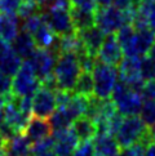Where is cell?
<instances>
[{
  "label": "cell",
  "mask_w": 155,
  "mask_h": 156,
  "mask_svg": "<svg viewBox=\"0 0 155 156\" xmlns=\"http://www.w3.org/2000/svg\"><path fill=\"white\" fill-rule=\"evenodd\" d=\"M81 72V66L76 53H61L57 57L53 75L56 77L58 89L73 90Z\"/></svg>",
  "instance_id": "1"
},
{
  "label": "cell",
  "mask_w": 155,
  "mask_h": 156,
  "mask_svg": "<svg viewBox=\"0 0 155 156\" xmlns=\"http://www.w3.org/2000/svg\"><path fill=\"white\" fill-rule=\"evenodd\" d=\"M111 99L116 106L118 112L123 116L137 115L138 112H141V108L143 105L142 94L140 92L133 90L128 85V83L123 79L116 81L111 94Z\"/></svg>",
  "instance_id": "2"
},
{
  "label": "cell",
  "mask_w": 155,
  "mask_h": 156,
  "mask_svg": "<svg viewBox=\"0 0 155 156\" xmlns=\"http://www.w3.org/2000/svg\"><path fill=\"white\" fill-rule=\"evenodd\" d=\"M45 20L57 36H63L75 32L73 18H71L70 0H53L44 12Z\"/></svg>",
  "instance_id": "3"
},
{
  "label": "cell",
  "mask_w": 155,
  "mask_h": 156,
  "mask_svg": "<svg viewBox=\"0 0 155 156\" xmlns=\"http://www.w3.org/2000/svg\"><path fill=\"white\" fill-rule=\"evenodd\" d=\"M147 134H149V126L145 124L142 118L137 115H131V116H124L119 130L115 134V138L121 148H127L132 146V144L140 142Z\"/></svg>",
  "instance_id": "4"
},
{
  "label": "cell",
  "mask_w": 155,
  "mask_h": 156,
  "mask_svg": "<svg viewBox=\"0 0 155 156\" xmlns=\"http://www.w3.org/2000/svg\"><path fill=\"white\" fill-rule=\"evenodd\" d=\"M92 74L95 80V96L101 99L111 98L116 80H118V71L115 66L96 61Z\"/></svg>",
  "instance_id": "5"
},
{
  "label": "cell",
  "mask_w": 155,
  "mask_h": 156,
  "mask_svg": "<svg viewBox=\"0 0 155 156\" xmlns=\"http://www.w3.org/2000/svg\"><path fill=\"white\" fill-rule=\"evenodd\" d=\"M40 79L38 77L31 62L29 59H26L22 63L20 71L16 74L14 80L12 81V93L18 97L34 96L35 92L40 88Z\"/></svg>",
  "instance_id": "6"
},
{
  "label": "cell",
  "mask_w": 155,
  "mask_h": 156,
  "mask_svg": "<svg viewBox=\"0 0 155 156\" xmlns=\"http://www.w3.org/2000/svg\"><path fill=\"white\" fill-rule=\"evenodd\" d=\"M128 23L125 12L116 5L98 8L96 12V25L103 31V34H115L124 25Z\"/></svg>",
  "instance_id": "7"
},
{
  "label": "cell",
  "mask_w": 155,
  "mask_h": 156,
  "mask_svg": "<svg viewBox=\"0 0 155 156\" xmlns=\"http://www.w3.org/2000/svg\"><path fill=\"white\" fill-rule=\"evenodd\" d=\"M57 108L56 90L40 85L32 98V115L38 118L48 119Z\"/></svg>",
  "instance_id": "8"
},
{
  "label": "cell",
  "mask_w": 155,
  "mask_h": 156,
  "mask_svg": "<svg viewBox=\"0 0 155 156\" xmlns=\"http://www.w3.org/2000/svg\"><path fill=\"white\" fill-rule=\"evenodd\" d=\"M57 57H58L57 53L53 52L52 49L49 51V49L38 48V51H35L32 57L29 58L40 81L53 74L54 66H56L57 62Z\"/></svg>",
  "instance_id": "9"
},
{
  "label": "cell",
  "mask_w": 155,
  "mask_h": 156,
  "mask_svg": "<svg viewBox=\"0 0 155 156\" xmlns=\"http://www.w3.org/2000/svg\"><path fill=\"white\" fill-rule=\"evenodd\" d=\"M54 146L53 151L57 156H73L80 144V141L75 132L67 128L62 130H54Z\"/></svg>",
  "instance_id": "10"
},
{
  "label": "cell",
  "mask_w": 155,
  "mask_h": 156,
  "mask_svg": "<svg viewBox=\"0 0 155 156\" xmlns=\"http://www.w3.org/2000/svg\"><path fill=\"white\" fill-rule=\"evenodd\" d=\"M123 49L118 41V37L115 34H109L102 43L101 48L98 51L97 59L103 63L111 65V66H119L121 59H123Z\"/></svg>",
  "instance_id": "11"
},
{
  "label": "cell",
  "mask_w": 155,
  "mask_h": 156,
  "mask_svg": "<svg viewBox=\"0 0 155 156\" xmlns=\"http://www.w3.org/2000/svg\"><path fill=\"white\" fill-rule=\"evenodd\" d=\"M80 36V40L83 43V47H84L85 52L93 58H97L98 51L101 48L102 43L105 40V34L103 31L99 29L97 25L88 27L85 30L81 31H76Z\"/></svg>",
  "instance_id": "12"
},
{
  "label": "cell",
  "mask_w": 155,
  "mask_h": 156,
  "mask_svg": "<svg viewBox=\"0 0 155 156\" xmlns=\"http://www.w3.org/2000/svg\"><path fill=\"white\" fill-rule=\"evenodd\" d=\"M23 134L27 137V139H29L32 144L38 141H40V139H44L49 136H52L53 128H52L51 121H48L47 119L34 116V118L30 119Z\"/></svg>",
  "instance_id": "13"
},
{
  "label": "cell",
  "mask_w": 155,
  "mask_h": 156,
  "mask_svg": "<svg viewBox=\"0 0 155 156\" xmlns=\"http://www.w3.org/2000/svg\"><path fill=\"white\" fill-rule=\"evenodd\" d=\"M93 146L99 156H118L121 151L115 136L107 134V133H98L92 139Z\"/></svg>",
  "instance_id": "14"
},
{
  "label": "cell",
  "mask_w": 155,
  "mask_h": 156,
  "mask_svg": "<svg viewBox=\"0 0 155 156\" xmlns=\"http://www.w3.org/2000/svg\"><path fill=\"white\" fill-rule=\"evenodd\" d=\"M116 37H118V41L123 49L124 55L127 57L138 55L136 49V29L131 23H127L121 29H119Z\"/></svg>",
  "instance_id": "15"
},
{
  "label": "cell",
  "mask_w": 155,
  "mask_h": 156,
  "mask_svg": "<svg viewBox=\"0 0 155 156\" xmlns=\"http://www.w3.org/2000/svg\"><path fill=\"white\" fill-rule=\"evenodd\" d=\"M71 129L75 132V134L78 136L80 142L92 141L97 136V125L95 120H92L91 118H88L85 115L78 118L71 124Z\"/></svg>",
  "instance_id": "16"
},
{
  "label": "cell",
  "mask_w": 155,
  "mask_h": 156,
  "mask_svg": "<svg viewBox=\"0 0 155 156\" xmlns=\"http://www.w3.org/2000/svg\"><path fill=\"white\" fill-rule=\"evenodd\" d=\"M36 48L38 47L34 41V37L25 30H22L12 41V49L21 58H25V59L31 58L32 54L35 53Z\"/></svg>",
  "instance_id": "17"
},
{
  "label": "cell",
  "mask_w": 155,
  "mask_h": 156,
  "mask_svg": "<svg viewBox=\"0 0 155 156\" xmlns=\"http://www.w3.org/2000/svg\"><path fill=\"white\" fill-rule=\"evenodd\" d=\"M4 148L5 156H31V142L23 133L4 141Z\"/></svg>",
  "instance_id": "18"
},
{
  "label": "cell",
  "mask_w": 155,
  "mask_h": 156,
  "mask_svg": "<svg viewBox=\"0 0 155 156\" xmlns=\"http://www.w3.org/2000/svg\"><path fill=\"white\" fill-rule=\"evenodd\" d=\"M18 35V16L0 13V39L12 43Z\"/></svg>",
  "instance_id": "19"
},
{
  "label": "cell",
  "mask_w": 155,
  "mask_h": 156,
  "mask_svg": "<svg viewBox=\"0 0 155 156\" xmlns=\"http://www.w3.org/2000/svg\"><path fill=\"white\" fill-rule=\"evenodd\" d=\"M155 43V32L150 27L136 29V49L140 57H145L149 54L151 47Z\"/></svg>",
  "instance_id": "20"
},
{
  "label": "cell",
  "mask_w": 155,
  "mask_h": 156,
  "mask_svg": "<svg viewBox=\"0 0 155 156\" xmlns=\"http://www.w3.org/2000/svg\"><path fill=\"white\" fill-rule=\"evenodd\" d=\"M31 36L34 37V41L36 44V47L41 48V49L52 48L53 44L57 40V35L54 34V31L51 29V26L48 25L47 20L39 26V29Z\"/></svg>",
  "instance_id": "21"
},
{
  "label": "cell",
  "mask_w": 155,
  "mask_h": 156,
  "mask_svg": "<svg viewBox=\"0 0 155 156\" xmlns=\"http://www.w3.org/2000/svg\"><path fill=\"white\" fill-rule=\"evenodd\" d=\"M75 120H76V118L69 110L67 106H59L51 116V124L53 128V132L71 128V124H73Z\"/></svg>",
  "instance_id": "22"
},
{
  "label": "cell",
  "mask_w": 155,
  "mask_h": 156,
  "mask_svg": "<svg viewBox=\"0 0 155 156\" xmlns=\"http://www.w3.org/2000/svg\"><path fill=\"white\" fill-rule=\"evenodd\" d=\"M71 18H73L75 31L85 30L88 27H92L96 25V13L93 12L71 8Z\"/></svg>",
  "instance_id": "23"
},
{
  "label": "cell",
  "mask_w": 155,
  "mask_h": 156,
  "mask_svg": "<svg viewBox=\"0 0 155 156\" xmlns=\"http://www.w3.org/2000/svg\"><path fill=\"white\" fill-rule=\"evenodd\" d=\"M22 63H23L22 62V58L13 49H10L8 54L0 61V71H2L3 74L8 75L9 77L14 76L22 67Z\"/></svg>",
  "instance_id": "24"
},
{
  "label": "cell",
  "mask_w": 155,
  "mask_h": 156,
  "mask_svg": "<svg viewBox=\"0 0 155 156\" xmlns=\"http://www.w3.org/2000/svg\"><path fill=\"white\" fill-rule=\"evenodd\" d=\"M74 93L83 94V96H87V97L95 96V80H93L92 71L81 70L74 88Z\"/></svg>",
  "instance_id": "25"
},
{
  "label": "cell",
  "mask_w": 155,
  "mask_h": 156,
  "mask_svg": "<svg viewBox=\"0 0 155 156\" xmlns=\"http://www.w3.org/2000/svg\"><path fill=\"white\" fill-rule=\"evenodd\" d=\"M140 13L145 16L149 27L155 32V0H145V2H137Z\"/></svg>",
  "instance_id": "26"
},
{
  "label": "cell",
  "mask_w": 155,
  "mask_h": 156,
  "mask_svg": "<svg viewBox=\"0 0 155 156\" xmlns=\"http://www.w3.org/2000/svg\"><path fill=\"white\" fill-rule=\"evenodd\" d=\"M53 146H54V137L52 134L31 144V156H39L41 154L53 151Z\"/></svg>",
  "instance_id": "27"
},
{
  "label": "cell",
  "mask_w": 155,
  "mask_h": 156,
  "mask_svg": "<svg viewBox=\"0 0 155 156\" xmlns=\"http://www.w3.org/2000/svg\"><path fill=\"white\" fill-rule=\"evenodd\" d=\"M141 118L147 126L155 125V99H145L141 108Z\"/></svg>",
  "instance_id": "28"
},
{
  "label": "cell",
  "mask_w": 155,
  "mask_h": 156,
  "mask_svg": "<svg viewBox=\"0 0 155 156\" xmlns=\"http://www.w3.org/2000/svg\"><path fill=\"white\" fill-rule=\"evenodd\" d=\"M141 74L145 80L155 79V59L150 55H145L141 59Z\"/></svg>",
  "instance_id": "29"
},
{
  "label": "cell",
  "mask_w": 155,
  "mask_h": 156,
  "mask_svg": "<svg viewBox=\"0 0 155 156\" xmlns=\"http://www.w3.org/2000/svg\"><path fill=\"white\" fill-rule=\"evenodd\" d=\"M70 7L87 10V12H93V13H96L99 8L97 4V0H70Z\"/></svg>",
  "instance_id": "30"
},
{
  "label": "cell",
  "mask_w": 155,
  "mask_h": 156,
  "mask_svg": "<svg viewBox=\"0 0 155 156\" xmlns=\"http://www.w3.org/2000/svg\"><path fill=\"white\" fill-rule=\"evenodd\" d=\"M22 0H0V13L17 14Z\"/></svg>",
  "instance_id": "31"
},
{
  "label": "cell",
  "mask_w": 155,
  "mask_h": 156,
  "mask_svg": "<svg viewBox=\"0 0 155 156\" xmlns=\"http://www.w3.org/2000/svg\"><path fill=\"white\" fill-rule=\"evenodd\" d=\"M81 156H99L96 151L95 146H93L92 141H87V142H80L79 147L76 150Z\"/></svg>",
  "instance_id": "32"
},
{
  "label": "cell",
  "mask_w": 155,
  "mask_h": 156,
  "mask_svg": "<svg viewBox=\"0 0 155 156\" xmlns=\"http://www.w3.org/2000/svg\"><path fill=\"white\" fill-rule=\"evenodd\" d=\"M141 94L145 99H155V79L145 80V84L142 87Z\"/></svg>",
  "instance_id": "33"
},
{
  "label": "cell",
  "mask_w": 155,
  "mask_h": 156,
  "mask_svg": "<svg viewBox=\"0 0 155 156\" xmlns=\"http://www.w3.org/2000/svg\"><path fill=\"white\" fill-rule=\"evenodd\" d=\"M10 92H12V81H10V77L0 71V93L8 94Z\"/></svg>",
  "instance_id": "34"
},
{
  "label": "cell",
  "mask_w": 155,
  "mask_h": 156,
  "mask_svg": "<svg viewBox=\"0 0 155 156\" xmlns=\"http://www.w3.org/2000/svg\"><path fill=\"white\" fill-rule=\"evenodd\" d=\"M10 49H12V47L9 45V43L3 40V39H0V61L8 54V52L10 51Z\"/></svg>",
  "instance_id": "35"
},
{
  "label": "cell",
  "mask_w": 155,
  "mask_h": 156,
  "mask_svg": "<svg viewBox=\"0 0 155 156\" xmlns=\"http://www.w3.org/2000/svg\"><path fill=\"white\" fill-rule=\"evenodd\" d=\"M132 3H133V0H114V5L120 9H127Z\"/></svg>",
  "instance_id": "36"
},
{
  "label": "cell",
  "mask_w": 155,
  "mask_h": 156,
  "mask_svg": "<svg viewBox=\"0 0 155 156\" xmlns=\"http://www.w3.org/2000/svg\"><path fill=\"white\" fill-rule=\"evenodd\" d=\"M145 156H155V141H151L147 144L146 151H145Z\"/></svg>",
  "instance_id": "37"
},
{
  "label": "cell",
  "mask_w": 155,
  "mask_h": 156,
  "mask_svg": "<svg viewBox=\"0 0 155 156\" xmlns=\"http://www.w3.org/2000/svg\"><path fill=\"white\" fill-rule=\"evenodd\" d=\"M114 3V0H97V4L99 8H103V7H109Z\"/></svg>",
  "instance_id": "38"
},
{
  "label": "cell",
  "mask_w": 155,
  "mask_h": 156,
  "mask_svg": "<svg viewBox=\"0 0 155 156\" xmlns=\"http://www.w3.org/2000/svg\"><path fill=\"white\" fill-rule=\"evenodd\" d=\"M35 2L39 5H40L41 8H44V7H48V5H51L53 3V0H35Z\"/></svg>",
  "instance_id": "39"
},
{
  "label": "cell",
  "mask_w": 155,
  "mask_h": 156,
  "mask_svg": "<svg viewBox=\"0 0 155 156\" xmlns=\"http://www.w3.org/2000/svg\"><path fill=\"white\" fill-rule=\"evenodd\" d=\"M5 102H7V94H2V93H0V108L4 107Z\"/></svg>",
  "instance_id": "40"
},
{
  "label": "cell",
  "mask_w": 155,
  "mask_h": 156,
  "mask_svg": "<svg viewBox=\"0 0 155 156\" xmlns=\"http://www.w3.org/2000/svg\"><path fill=\"white\" fill-rule=\"evenodd\" d=\"M0 156H5V148H4V141L0 138Z\"/></svg>",
  "instance_id": "41"
},
{
  "label": "cell",
  "mask_w": 155,
  "mask_h": 156,
  "mask_svg": "<svg viewBox=\"0 0 155 156\" xmlns=\"http://www.w3.org/2000/svg\"><path fill=\"white\" fill-rule=\"evenodd\" d=\"M149 132H150V136L153 138V141H155V125L149 126Z\"/></svg>",
  "instance_id": "42"
},
{
  "label": "cell",
  "mask_w": 155,
  "mask_h": 156,
  "mask_svg": "<svg viewBox=\"0 0 155 156\" xmlns=\"http://www.w3.org/2000/svg\"><path fill=\"white\" fill-rule=\"evenodd\" d=\"M149 55H150L151 58H154V59H155V43H154V45L151 47L150 52H149Z\"/></svg>",
  "instance_id": "43"
},
{
  "label": "cell",
  "mask_w": 155,
  "mask_h": 156,
  "mask_svg": "<svg viewBox=\"0 0 155 156\" xmlns=\"http://www.w3.org/2000/svg\"><path fill=\"white\" fill-rule=\"evenodd\" d=\"M4 122V111H2V108H0V128H2Z\"/></svg>",
  "instance_id": "44"
},
{
  "label": "cell",
  "mask_w": 155,
  "mask_h": 156,
  "mask_svg": "<svg viewBox=\"0 0 155 156\" xmlns=\"http://www.w3.org/2000/svg\"><path fill=\"white\" fill-rule=\"evenodd\" d=\"M118 156H131V155L128 154V151H127L125 148H123V150H121V151H120V154H119Z\"/></svg>",
  "instance_id": "45"
},
{
  "label": "cell",
  "mask_w": 155,
  "mask_h": 156,
  "mask_svg": "<svg viewBox=\"0 0 155 156\" xmlns=\"http://www.w3.org/2000/svg\"><path fill=\"white\" fill-rule=\"evenodd\" d=\"M39 156H57L56 154H54V151H49V152H45V154H41Z\"/></svg>",
  "instance_id": "46"
},
{
  "label": "cell",
  "mask_w": 155,
  "mask_h": 156,
  "mask_svg": "<svg viewBox=\"0 0 155 156\" xmlns=\"http://www.w3.org/2000/svg\"><path fill=\"white\" fill-rule=\"evenodd\" d=\"M73 156H81V155H80V154H79V152H78V151H75V154H74V155H73Z\"/></svg>",
  "instance_id": "47"
},
{
  "label": "cell",
  "mask_w": 155,
  "mask_h": 156,
  "mask_svg": "<svg viewBox=\"0 0 155 156\" xmlns=\"http://www.w3.org/2000/svg\"><path fill=\"white\" fill-rule=\"evenodd\" d=\"M137 2H145V0H137Z\"/></svg>",
  "instance_id": "48"
}]
</instances>
